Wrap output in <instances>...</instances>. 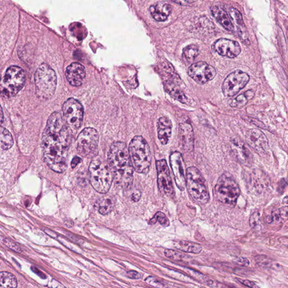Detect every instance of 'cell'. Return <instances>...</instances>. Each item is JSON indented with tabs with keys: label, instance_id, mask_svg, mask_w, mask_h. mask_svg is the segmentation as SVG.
Returning a JSON list of instances; mask_svg holds the SVG:
<instances>
[{
	"label": "cell",
	"instance_id": "cell-19",
	"mask_svg": "<svg viewBox=\"0 0 288 288\" xmlns=\"http://www.w3.org/2000/svg\"><path fill=\"white\" fill-rule=\"evenodd\" d=\"M65 76L71 86H80L86 77L85 68L79 63H72L66 68Z\"/></svg>",
	"mask_w": 288,
	"mask_h": 288
},
{
	"label": "cell",
	"instance_id": "cell-43",
	"mask_svg": "<svg viewBox=\"0 0 288 288\" xmlns=\"http://www.w3.org/2000/svg\"><path fill=\"white\" fill-rule=\"evenodd\" d=\"M81 162V159L78 157H76L72 160L71 166L72 168H75L76 165Z\"/></svg>",
	"mask_w": 288,
	"mask_h": 288
},
{
	"label": "cell",
	"instance_id": "cell-37",
	"mask_svg": "<svg viewBox=\"0 0 288 288\" xmlns=\"http://www.w3.org/2000/svg\"><path fill=\"white\" fill-rule=\"evenodd\" d=\"M287 186L286 181L284 179H281L279 182L278 191L280 194H282L284 191L285 188Z\"/></svg>",
	"mask_w": 288,
	"mask_h": 288
},
{
	"label": "cell",
	"instance_id": "cell-35",
	"mask_svg": "<svg viewBox=\"0 0 288 288\" xmlns=\"http://www.w3.org/2000/svg\"><path fill=\"white\" fill-rule=\"evenodd\" d=\"M146 281L148 284L156 287H163V285L161 282L159 281L157 279L153 278V277H149Z\"/></svg>",
	"mask_w": 288,
	"mask_h": 288
},
{
	"label": "cell",
	"instance_id": "cell-18",
	"mask_svg": "<svg viewBox=\"0 0 288 288\" xmlns=\"http://www.w3.org/2000/svg\"><path fill=\"white\" fill-rule=\"evenodd\" d=\"M180 146L186 152H191L195 147V135L191 125L188 123H182L179 130Z\"/></svg>",
	"mask_w": 288,
	"mask_h": 288
},
{
	"label": "cell",
	"instance_id": "cell-22",
	"mask_svg": "<svg viewBox=\"0 0 288 288\" xmlns=\"http://www.w3.org/2000/svg\"><path fill=\"white\" fill-rule=\"evenodd\" d=\"M159 140L163 145L167 144L172 135L173 124L167 117H162L158 119L157 123Z\"/></svg>",
	"mask_w": 288,
	"mask_h": 288
},
{
	"label": "cell",
	"instance_id": "cell-34",
	"mask_svg": "<svg viewBox=\"0 0 288 288\" xmlns=\"http://www.w3.org/2000/svg\"><path fill=\"white\" fill-rule=\"evenodd\" d=\"M256 262L260 265V267L267 268L271 265V261L267 257L258 256L256 257Z\"/></svg>",
	"mask_w": 288,
	"mask_h": 288
},
{
	"label": "cell",
	"instance_id": "cell-38",
	"mask_svg": "<svg viewBox=\"0 0 288 288\" xmlns=\"http://www.w3.org/2000/svg\"><path fill=\"white\" fill-rule=\"evenodd\" d=\"M235 262L241 265L244 266V267H248L249 265V261L248 259L245 257H239L235 260Z\"/></svg>",
	"mask_w": 288,
	"mask_h": 288
},
{
	"label": "cell",
	"instance_id": "cell-45",
	"mask_svg": "<svg viewBox=\"0 0 288 288\" xmlns=\"http://www.w3.org/2000/svg\"><path fill=\"white\" fill-rule=\"evenodd\" d=\"M4 119V117L3 109L1 106V105H0V126H1L2 124H3Z\"/></svg>",
	"mask_w": 288,
	"mask_h": 288
},
{
	"label": "cell",
	"instance_id": "cell-30",
	"mask_svg": "<svg viewBox=\"0 0 288 288\" xmlns=\"http://www.w3.org/2000/svg\"><path fill=\"white\" fill-rule=\"evenodd\" d=\"M199 54V47L195 45L186 46L183 51V57L188 62L195 60Z\"/></svg>",
	"mask_w": 288,
	"mask_h": 288
},
{
	"label": "cell",
	"instance_id": "cell-27",
	"mask_svg": "<svg viewBox=\"0 0 288 288\" xmlns=\"http://www.w3.org/2000/svg\"><path fill=\"white\" fill-rule=\"evenodd\" d=\"M254 96V92L252 90H248L235 98L230 103V106L238 109L242 108Z\"/></svg>",
	"mask_w": 288,
	"mask_h": 288
},
{
	"label": "cell",
	"instance_id": "cell-14",
	"mask_svg": "<svg viewBox=\"0 0 288 288\" xmlns=\"http://www.w3.org/2000/svg\"><path fill=\"white\" fill-rule=\"evenodd\" d=\"M170 164L175 177L176 186L183 191L186 187L185 165L182 154L174 152L170 156Z\"/></svg>",
	"mask_w": 288,
	"mask_h": 288
},
{
	"label": "cell",
	"instance_id": "cell-3",
	"mask_svg": "<svg viewBox=\"0 0 288 288\" xmlns=\"http://www.w3.org/2000/svg\"><path fill=\"white\" fill-rule=\"evenodd\" d=\"M129 152L133 168L138 173L147 174L150 169L152 156L145 138L136 136L130 142Z\"/></svg>",
	"mask_w": 288,
	"mask_h": 288
},
{
	"label": "cell",
	"instance_id": "cell-10",
	"mask_svg": "<svg viewBox=\"0 0 288 288\" xmlns=\"http://www.w3.org/2000/svg\"><path fill=\"white\" fill-rule=\"evenodd\" d=\"M99 140V136L96 130L86 128L77 138V151L83 157H91L97 151Z\"/></svg>",
	"mask_w": 288,
	"mask_h": 288
},
{
	"label": "cell",
	"instance_id": "cell-41",
	"mask_svg": "<svg viewBox=\"0 0 288 288\" xmlns=\"http://www.w3.org/2000/svg\"><path fill=\"white\" fill-rule=\"evenodd\" d=\"M238 281H240L241 283L243 285H245L248 287H257V285L254 283L253 281L248 280H243V279H238Z\"/></svg>",
	"mask_w": 288,
	"mask_h": 288
},
{
	"label": "cell",
	"instance_id": "cell-4",
	"mask_svg": "<svg viewBox=\"0 0 288 288\" xmlns=\"http://www.w3.org/2000/svg\"><path fill=\"white\" fill-rule=\"evenodd\" d=\"M241 194L239 185L230 174L226 173L218 179L214 187V195L216 200L226 206H235Z\"/></svg>",
	"mask_w": 288,
	"mask_h": 288
},
{
	"label": "cell",
	"instance_id": "cell-5",
	"mask_svg": "<svg viewBox=\"0 0 288 288\" xmlns=\"http://www.w3.org/2000/svg\"><path fill=\"white\" fill-rule=\"evenodd\" d=\"M36 95L42 101L51 98L57 86V77L55 71L46 63L39 66L35 76Z\"/></svg>",
	"mask_w": 288,
	"mask_h": 288
},
{
	"label": "cell",
	"instance_id": "cell-24",
	"mask_svg": "<svg viewBox=\"0 0 288 288\" xmlns=\"http://www.w3.org/2000/svg\"><path fill=\"white\" fill-rule=\"evenodd\" d=\"M173 81L166 80L164 82V87L166 91L170 95L182 103H185L187 102V98L185 94L181 91L178 85Z\"/></svg>",
	"mask_w": 288,
	"mask_h": 288
},
{
	"label": "cell",
	"instance_id": "cell-36",
	"mask_svg": "<svg viewBox=\"0 0 288 288\" xmlns=\"http://www.w3.org/2000/svg\"><path fill=\"white\" fill-rule=\"evenodd\" d=\"M271 217L273 218V222L275 221L276 223H280L281 219H282L280 209H276L274 210L272 213V215H271Z\"/></svg>",
	"mask_w": 288,
	"mask_h": 288
},
{
	"label": "cell",
	"instance_id": "cell-33",
	"mask_svg": "<svg viewBox=\"0 0 288 288\" xmlns=\"http://www.w3.org/2000/svg\"><path fill=\"white\" fill-rule=\"evenodd\" d=\"M260 223V215L257 212L253 213L249 219V223L253 228H257Z\"/></svg>",
	"mask_w": 288,
	"mask_h": 288
},
{
	"label": "cell",
	"instance_id": "cell-2",
	"mask_svg": "<svg viewBox=\"0 0 288 288\" xmlns=\"http://www.w3.org/2000/svg\"><path fill=\"white\" fill-rule=\"evenodd\" d=\"M108 162L113 175V180L124 188L130 187L133 182V166L129 149L126 144L117 142L110 147Z\"/></svg>",
	"mask_w": 288,
	"mask_h": 288
},
{
	"label": "cell",
	"instance_id": "cell-17",
	"mask_svg": "<svg viewBox=\"0 0 288 288\" xmlns=\"http://www.w3.org/2000/svg\"><path fill=\"white\" fill-rule=\"evenodd\" d=\"M230 149L239 161L246 165H251L253 162L252 154L245 143L238 138H234L231 141Z\"/></svg>",
	"mask_w": 288,
	"mask_h": 288
},
{
	"label": "cell",
	"instance_id": "cell-25",
	"mask_svg": "<svg viewBox=\"0 0 288 288\" xmlns=\"http://www.w3.org/2000/svg\"><path fill=\"white\" fill-rule=\"evenodd\" d=\"M114 205V198L107 196L99 199L96 203V207L100 213L105 215L112 211Z\"/></svg>",
	"mask_w": 288,
	"mask_h": 288
},
{
	"label": "cell",
	"instance_id": "cell-7",
	"mask_svg": "<svg viewBox=\"0 0 288 288\" xmlns=\"http://www.w3.org/2000/svg\"><path fill=\"white\" fill-rule=\"evenodd\" d=\"M186 187L190 197L197 203L206 204L209 201L206 180L195 167H190L186 171Z\"/></svg>",
	"mask_w": 288,
	"mask_h": 288
},
{
	"label": "cell",
	"instance_id": "cell-16",
	"mask_svg": "<svg viewBox=\"0 0 288 288\" xmlns=\"http://www.w3.org/2000/svg\"><path fill=\"white\" fill-rule=\"evenodd\" d=\"M246 140L249 146L259 154L267 152L269 149V140L263 133L258 129L248 130Z\"/></svg>",
	"mask_w": 288,
	"mask_h": 288
},
{
	"label": "cell",
	"instance_id": "cell-39",
	"mask_svg": "<svg viewBox=\"0 0 288 288\" xmlns=\"http://www.w3.org/2000/svg\"><path fill=\"white\" fill-rule=\"evenodd\" d=\"M127 275H128L130 278L132 279H140L142 278L141 274L135 271H129Z\"/></svg>",
	"mask_w": 288,
	"mask_h": 288
},
{
	"label": "cell",
	"instance_id": "cell-31",
	"mask_svg": "<svg viewBox=\"0 0 288 288\" xmlns=\"http://www.w3.org/2000/svg\"><path fill=\"white\" fill-rule=\"evenodd\" d=\"M164 254L167 258L179 261H183V260H185L189 257L186 254L173 250V249H166L164 251Z\"/></svg>",
	"mask_w": 288,
	"mask_h": 288
},
{
	"label": "cell",
	"instance_id": "cell-9",
	"mask_svg": "<svg viewBox=\"0 0 288 288\" xmlns=\"http://www.w3.org/2000/svg\"><path fill=\"white\" fill-rule=\"evenodd\" d=\"M63 117L70 130L80 128L84 119V108L74 98H69L63 105Z\"/></svg>",
	"mask_w": 288,
	"mask_h": 288
},
{
	"label": "cell",
	"instance_id": "cell-8",
	"mask_svg": "<svg viewBox=\"0 0 288 288\" xmlns=\"http://www.w3.org/2000/svg\"><path fill=\"white\" fill-rule=\"evenodd\" d=\"M25 72L18 66H11L0 79V94L4 98L16 95L25 85Z\"/></svg>",
	"mask_w": 288,
	"mask_h": 288
},
{
	"label": "cell",
	"instance_id": "cell-12",
	"mask_svg": "<svg viewBox=\"0 0 288 288\" xmlns=\"http://www.w3.org/2000/svg\"><path fill=\"white\" fill-rule=\"evenodd\" d=\"M156 166L159 191L165 196L173 197L174 188L167 162L165 159L157 160Z\"/></svg>",
	"mask_w": 288,
	"mask_h": 288
},
{
	"label": "cell",
	"instance_id": "cell-28",
	"mask_svg": "<svg viewBox=\"0 0 288 288\" xmlns=\"http://www.w3.org/2000/svg\"><path fill=\"white\" fill-rule=\"evenodd\" d=\"M14 144V140L12 134L4 127L0 126V148L3 150L7 151L12 148Z\"/></svg>",
	"mask_w": 288,
	"mask_h": 288
},
{
	"label": "cell",
	"instance_id": "cell-42",
	"mask_svg": "<svg viewBox=\"0 0 288 288\" xmlns=\"http://www.w3.org/2000/svg\"><path fill=\"white\" fill-rule=\"evenodd\" d=\"M4 244L7 245V246L11 249H12V247H14V251L16 252L21 251L20 248L17 246H16L15 244H14L13 243H11L10 241H8V243L6 241H4Z\"/></svg>",
	"mask_w": 288,
	"mask_h": 288
},
{
	"label": "cell",
	"instance_id": "cell-13",
	"mask_svg": "<svg viewBox=\"0 0 288 288\" xmlns=\"http://www.w3.org/2000/svg\"><path fill=\"white\" fill-rule=\"evenodd\" d=\"M188 75L198 84H204L214 78L216 70L212 65L204 62H199L190 66Z\"/></svg>",
	"mask_w": 288,
	"mask_h": 288
},
{
	"label": "cell",
	"instance_id": "cell-29",
	"mask_svg": "<svg viewBox=\"0 0 288 288\" xmlns=\"http://www.w3.org/2000/svg\"><path fill=\"white\" fill-rule=\"evenodd\" d=\"M18 282L16 277L8 272L0 273V287H16Z\"/></svg>",
	"mask_w": 288,
	"mask_h": 288
},
{
	"label": "cell",
	"instance_id": "cell-11",
	"mask_svg": "<svg viewBox=\"0 0 288 288\" xmlns=\"http://www.w3.org/2000/svg\"><path fill=\"white\" fill-rule=\"evenodd\" d=\"M250 79L249 76L240 70L232 72L226 77L222 86L224 95L232 97L246 87Z\"/></svg>",
	"mask_w": 288,
	"mask_h": 288
},
{
	"label": "cell",
	"instance_id": "cell-20",
	"mask_svg": "<svg viewBox=\"0 0 288 288\" xmlns=\"http://www.w3.org/2000/svg\"><path fill=\"white\" fill-rule=\"evenodd\" d=\"M229 14L232 23V25L234 24L233 26L234 28L236 27L237 32L242 41L245 43L246 45H250L246 27L244 23L242 15L240 12L236 9L232 8L230 10Z\"/></svg>",
	"mask_w": 288,
	"mask_h": 288
},
{
	"label": "cell",
	"instance_id": "cell-44",
	"mask_svg": "<svg viewBox=\"0 0 288 288\" xmlns=\"http://www.w3.org/2000/svg\"><path fill=\"white\" fill-rule=\"evenodd\" d=\"M140 196H141L140 193H138V191H136L134 193V194H133L132 195V199L134 201L137 202L138 200H139Z\"/></svg>",
	"mask_w": 288,
	"mask_h": 288
},
{
	"label": "cell",
	"instance_id": "cell-32",
	"mask_svg": "<svg viewBox=\"0 0 288 288\" xmlns=\"http://www.w3.org/2000/svg\"><path fill=\"white\" fill-rule=\"evenodd\" d=\"M159 222L160 224L164 226H168L170 225L169 220L166 215L161 212H157L154 217L151 220L150 223L152 225Z\"/></svg>",
	"mask_w": 288,
	"mask_h": 288
},
{
	"label": "cell",
	"instance_id": "cell-23",
	"mask_svg": "<svg viewBox=\"0 0 288 288\" xmlns=\"http://www.w3.org/2000/svg\"><path fill=\"white\" fill-rule=\"evenodd\" d=\"M213 17L225 30L234 32V27L232 23L230 16L224 8L220 6H213L210 8Z\"/></svg>",
	"mask_w": 288,
	"mask_h": 288
},
{
	"label": "cell",
	"instance_id": "cell-46",
	"mask_svg": "<svg viewBox=\"0 0 288 288\" xmlns=\"http://www.w3.org/2000/svg\"><path fill=\"white\" fill-rule=\"evenodd\" d=\"M266 223L268 224H270L273 222V218L271 217V215L267 216L265 218Z\"/></svg>",
	"mask_w": 288,
	"mask_h": 288
},
{
	"label": "cell",
	"instance_id": "cell-15",
	"mask_svg": "<svg viewBox=\"0 0 288 288\" xmlns=\"http://www.w3.org/2000/svg\"><path fill=\"white\" fill-rule=\"evenodd\" d=\"M212 49L221 56L229 58L237 57L241 52L239 43L227 38H220L213 43Z\"/></svg>",
	"mask_w": 288,
	"mask_h": 288
},
{
	"label": "cell",
	"instance_id": "cell-40",
	"mask_svg": "<svg viewBox=\"0 0 288 288\" xmlns=\"http://www.w3.org/2000/svg\"><path fill=\"white\" fill-rule=\"evenodd\" d=\"M172 1L180 5H187L197 2V0H172Z\"/></svg>",
	"mask_w": 288,
	"mask_h": 288
},
{
	"label": "cell",
	"instance_id": "cell-1",
	"mask_svg": "<svg viewBox=\"0 0 288 288\" xmlns=\"http://www.w3.org/2000/svg\"><path fill=\"white\" fill-rule=\"evenodd\" d=\"M70 131L60 113L54 112L50 116L42 135L41 146L45 162L56 173H63L67 168Z\"/></svg>",
	"mask_w": 288,
	"mask_h": 288
},
{
	"label": "cell",
	"instance_id": "cell-6",
	"mask_svg": "<svg viewBox=\"0 0 288 288\" xmlns=\"http://www.w3.org/2000/svg\"><path fill=\"white\" fill-rule=\"evenodd\" d=\"M90 182L96 191L107 193L113 181V175L108 163L99 159L92 160L89 167Z\"/></svg>",
	"mask_w": 288,
	"mask_h": 288
},
{
	"label": "cell",
	"instance_id": "cell-26",
	"mask_svg": "<svg viewBox=\"0 0 288 288\" xmlns=\"http://www.w3.org/2000/svg\"><path fill=\"white\" fill-rule=\"evenodd\" d=\"M176 247L179 250L187 253L198 254L202 251V247L199 244L185 241L176 242Z\"/></svg>",
	"mask_w": 288,
	"mask_h": 288
},
{
	"label": "cell",
	"instance_id": "cell-21",
	"mask_svg": "<svg viewBox=\"0 0 288 288\" xmlns=\"http://www.w3.org/2000/svg\"><path fill=\"white\" fill-rule=\"evenodd\" d=\"M149 10L154 19L157 21H164L170 15L172 7L167 3L159 2L152 5Z\"/></svg>",
	"mask_w": 288,
	"mask_h": 288
}]
</instances>
